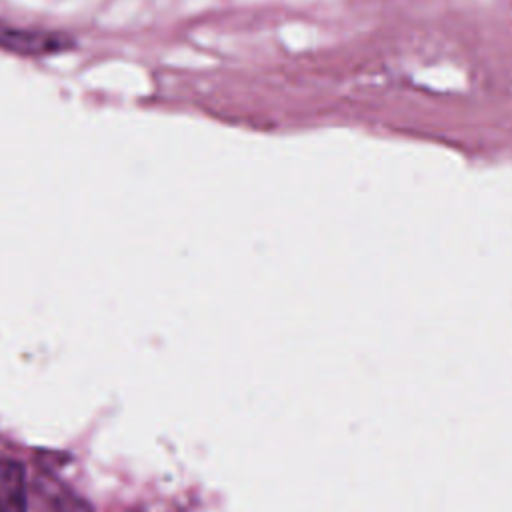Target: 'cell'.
Here are the masks:
<instances>
[{"mask_svg": "<svg viewBox=\"0 0 512 512\" xmlns=\"http://www.w3.org/2000/svg\"><path fill=\"white\" fill-rule=\"evenodd\" d=\"M72 44V38L58 32L0 26V48L22 56L56 54L68 50Z\"/></svg>", "mask_w": 512, "mask_h": 512, "instance_id": "6da1fadb", "label": "cell"}, {"mask_svg": "<svg viewBox=\"0 0 512 512\" xmlns=\"http://www.w3.org/2000/svg\"><path fill=\"white\" fill-rule=\"evenodd\" d=\"M24 468L16 460H0V512H26Z\"/></svg>", "mask_w": 512, "mask_h": 512, "instance_id": "3957f363", "label": "cell"}, {"mask_svg": "<svg viewBox=\"0 0 512 512\" xmlns=\"http://www.w3.org/2000/svg\"><path fill=\"white\" fill-rule=\"evenodd\" d=\"M38 512H92V506L52 474H38L32 482Z\"/></svg>", "mask_w": 512, "mask_h": 512, "instance_id": "7a4b0ae2", "label": "cell"}]
</instances>
